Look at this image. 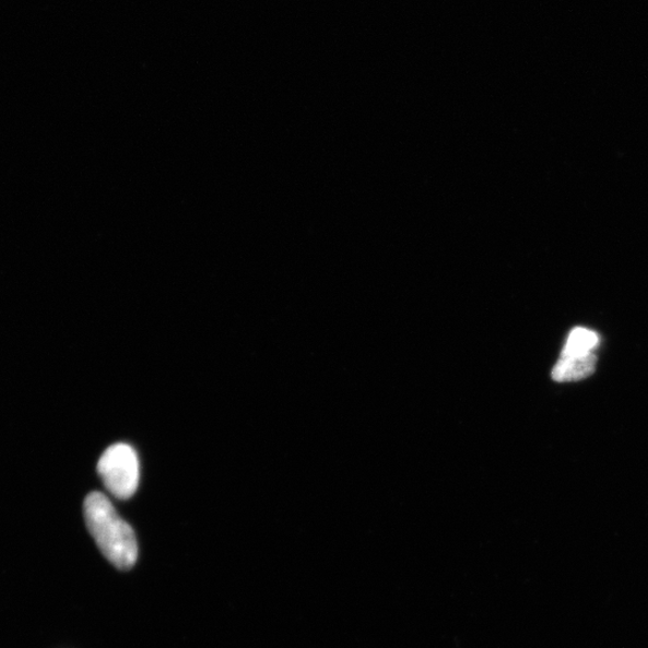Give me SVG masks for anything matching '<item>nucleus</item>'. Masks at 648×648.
Wrapping results in <instances>:
<instances>
[{"label": "nucleus", "mask_w": 648, "mask_h": 648, "mask_svg": "<svg viewBox=\"0 0 648 648\" xmlns=\"http://www.w3.org/2000/svg\"><path fill=\"white\" fill-rule=\"evenodd\" d=\"M84 519L96 545L116 568L128 570L137 564V535L104 494L92 493L85 498Z\"/></svg>", "instance_id": "obj_1"}, {"label": "nucleus", "mask_w": 648, "mask_h": 648, "mask_svg": "<svg viewBox=\"0 0 648 648\" xmlns=\"http://www.w3.org/2000/svg\"><path fill=\"white\" fill-rule=\"evenodd\" d=\"M97 472L109 493L119 499L130 498L137 493L140 483L137 450L126 444L107 448L97 462Z\"/></svg>", "instance_id": "obj_2"}, {"label": "nucleus", "mask_w": 648, "mask_h": 648, "mask_svg": "<svg viewBox=\"0 0 648 648\" xmlns=\"http://www.w3.org/2000/svg\"><path fill=\"white\" fill-rule=\"evenodd\" d=\"M597 358L593 353L585 356H561L553 370L557 382L577 381L594 373Z\"/></svg>", "instance_id": "obj_3"}, {"label": "nucleus", "mask_w": 648, "mask_h": 648, "mask_svg": "<svg viewBox=\"0 0 648 648\" xmlns=\"http://www.w3.org/2000/svg\"><path fill=\"white\" fill-rule=\"evenodd\" d=\"M599 338L592 330L577 328L572 330L562 356H585L592 353L598 345Z\"/></svg>", "instance_id": "obj_4"}]
</instances>
